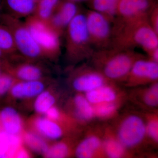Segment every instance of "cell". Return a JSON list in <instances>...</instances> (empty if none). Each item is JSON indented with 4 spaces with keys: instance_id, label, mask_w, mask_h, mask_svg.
<instances>
[{
    "instance_id": "obj_1",
    "label": "cell",
    "mask_w": 158,
    "mask_h": 158,
    "mask_svg": "<svg viewBox=\"0 0 158 158\" xmlns=\"http://www.w3.org/2000/svg\"><path fill=\"white\" fill-rule=\"evenodd\" d=\"M113 23L110 48L132 50L138 47L147 55L158 48V34L150 24L148 15L127 21H115Z\"/></svg>"
},
{
    "instance_id": "obj_2",
    "label": "cell",
    "mask_w": 158,
    "mask_h": 158,
    "mask_svg": "<svg viewBox=\"0 0 158 158\" xmlns=\"http://www.w3.org/2000/svg\"><path fill=\"white\" fill-rule=\"evenodd\" d=\"M143 57L133 49L110 48L94 51L90 59L92 66L110 81L117 84L125 81L133 64Z\"/></svg>"
},
{
    "instance_id": "obj_3",
    "label": "cell",
    "mask_w": 158,
    "mask_h": 158,
    "mask_svg": "<svg viewBox=\"0 0 158 158\" xmlns=\"http://www.w3.org/2000/svg\"><path fill=\"white\" fill-rule=\"evenodd\" d=\"M64 33L65 56L69 62L75 64L91 58L94 50L87 30L85 15L79 12Z\"/></svg>"
},
{
    "instance_id": "obj_4",
    "label": "cell",
    "mask_w": 158,
    "mask_h": 158,
    "mask_svg": "<svg viewBox=\"0 0 158 158\" xmlns=\"http://www.w3.org/2000/svg\"><path fill=\"white\" fill-rule=\"evenodd\" d=\"M112 127L119 141L134 155L149 142L144 116L139 113H126Z\"/></svg>"
},
{
    "instance_id": "obj_5",
    "label": "cell",
    "mask_w": 158,
    "mask_h": 158,
    "mask_svg": "<svg viewBox=\"0 0 158 158\" xmlns=\"http://www.w3.org/2000/svg\"><path fill=\"white\" fill-rule=\"evenodd\" d=\"M0 21L11 31L20 56L31 61L44 59L39 46L25 23L6 13L2 14Z\"/></svg>"
},
{
    "instance_id": "obj_6",
    "label": "cell",
    "mask_w": 158,
    "mask_h": 158,
    "mask_svg": "<svg viewBox=\"0 0 158 158\" xmlns=\"http://www.w3.org/2000/svg\"><path fill=\"white\" fill-rule=\"evenodd\" d=\"M25 23L39 46L44 59L56 60L61 53L59 34L48 23L41 21L33 15L26 18Z\"/></svg>"
},
{
    "instance_id": "obj_7",
    "label": "cell",
    "mask_w": 158,
    "mask_h": 158,
    "mask_svg": "<svg viewBox=\"0 0 158 158\" xmlns=\"http://www.w3.org/2000/svg\"><path fill=\"white\" fill-rule=\"evenodd\" d=\"M91 44L97 50L109 48L113 37L112 22L103 14L93 10L85 15Z\"/></svg>"
},
{
    "instance_id": "obj_8",
    "label": "cell",
    "mask_w": 158,
    "mask_h": 158,
    "mask_svg": "<svg viewBox=\"0 0 158 158\" xmlns=\"http://www.w3.org/2000/svg\"><path fill=\"white\" fill-rule=\"evenodd\" d=\"M68 80L75 91L84 94L112 82L92 65H81L72 71Z\"/></svg>"
},
{
    "instance_id": "obj_9",
    "label": "cell",
    "mask_w": 158,
    "mask_h": 158,
    "mask_svg": "<svg viewBox=\"0 0 158 158\" xmlns=\"http://www.w3.org/2000/svg\"><path fill=\"white\" fill-rule=\"evenodd\" d=\"M104 126L89 127L77 143L74 156L78 158H106L103 148Z\"/></svg>"
},
{
    "instance_id": "obj_10",
    "label": "cell",
    "mask_w": 158,
    "mask_h": 158,
    "mask_svg": "<svg viewBox=\"0 0 158 158\" xmlns=\"http://www.w3.org/2000/svg\"><path fill=\"white\" fill-rule=\"evenodd\" d=\"M158 63L145 57L138 59L123 82L128 88H138L158 82Z\"/></svg>"
},
{
    "instance_id": "obj_11",
    "label": "cell",
    "mask_w": 158,
    "mask_h": 158,
    "mask_svg": "<svg viewBox=\"0 0 158 158\" xmlns=\"http://www.w3.org/2000/svg\"><path fill=\"white\" fill-rule=\"evenodd\" d=\"M29 124V130L39 134L46 140L52 141H58L67 136L81 134L82 132L51 120L46 116L34 117Z\"/></svg>"
},
{
    "instance_id": "obj_12",
    "label": "cell",
    "mask_w": 158,
    "mask_h": 158,
    "mask_svg": "<svg viewBox=\"0 0 158 158\" xmlns=\"http://www.w3.org/2000/svg\"><path fill=\"white\" fill-rule=\"evenodd\" d=\"M36 61L27 60L24 62L11 63L9 59L2 61L3 72L7 73L19 81H31L45 78V71Z\"/></svg>"
},
{
    "instance_id": "obj_13",
    "label": "cell",
    "mask_w": 158,
    "mask_h": 158,
    "mask_svg": "<svg viewBox=\"0 0 158 158\" xmlns=\"http://www.w3.org/2000/svg\"><path fill=\"white\" fill-rule=\"evenodd\" d=\"M151 8L150 0H119L114 20L127 21L148 16Z\"/></svg>"
},
{
    "instance_id": "obj_14",
    "label": "cell",
    "mask_w": 158,
    "mask_h": 158,
    "mask_svg": "<svg viewBox=\"0 0 158 158\" xmlns=\"http://www.w3.org/2000/svg\"><path fill=\"white\" fill-rule=\"evenodd\" d=\"M79 12L75 3L68 0L60 1L48 24L61 37L69 24Z\"/></svg>"
},
{
    "instance_id": "obj_15",
    "label": "cell",
    "mask_w": 158,
    "mask_h": 158,
    "mask_svg": "<svg viewBox=\"0 0 158 158\" xmlns=\"http://www.w3.org/2000/svg\"><path fill=\"white\" fill-rule=\"evenodd\" d=\"M67 113L83 126L89 124L95 118L93 105L89 102L84 93H77L67 104Z\"/></svg>"
},
{
    "instance_id": "obj_16",
    "label": "cell",
    "mask_w": 158,
    "mask_h": 158,
    "mask_svg": "<svg viewBox=\"0 0 158 158\" xmlns=\"http://www.w3.org/2000/svg\"><path fill=\"white\" fill-rule=\"evenodd\" d=\"M86 98L92 105L116 101L126 98V94L117 84L110 82L96 89L84 93Z\"/></svg>"
},
{
    "instance_id": "obj_17",
    "label": "cell",
    "mask_w": 158,
    "mask_h": 158,
    "mask_svg": "<svg viewBox=\"0 0 158 158\" xmlns=\"http://www.w3.org/2000/svg\"><path fill=\"white\" fill-rule=\"evenodd\" d=\"M103 148L105 157L129 158L134 156L122 144L111 126L104 127Z\"/></svg>"
},
{
    "instance_id": "obj_18",
    "label": "cell",
    "mask_w": 158,
    "mask_h": 158,
    "mask_svg": "<svg viewBox=\"0 0 158 158\" xmlns=\"http://www.w3.org/2000/svg\"><path fill=\"white\" fill-rule=\"evenodd\" d=\"M45 78L36 81L17 80L9 90L11 98L16 99H28L36 98L45 89Z\"/></svg>"
},
{
    "instance_id": "obj_19",
    "label": "cell",
    "mask_w": 158,
    "mask_h": 158,
    "mask_svg": "<svg viewBox=\"0 0 158 158\" xmlns=\"http://www.w3.org/2000/svg\"><path fill=\"white\" fill-rule=\"evenodd\" d=\"M135 90L130 94L131 100L144 109L152 111L156 110L158 106V82Z\"/></svg>"
},
{
    "instance_id": "obj_20",
    "label": "cell",
    "mask_w": 158,
    "mask_h": 158,
    "mask_svg": "<svg viewBox=\"0 0 158 158\" xmlns=\"http://www.w3.org/2000/svg\"><path fill=\"white\" fill-rule=\"evenodd\" d=\"M81 134L64 137L49 145L43 156L46 158H65L74 156Z\"/></svg>"
},
{
    "instance_id": "obj_21",
    "label": "cell",
    "mask_w": 158,
    "mask_h": 158,
    "mask_svg": "<svg viewBox=\"0 0 158 158\" xmlns=\"http://www.w3.org/2000/svg\"><path fill=\"white\" fill-rule=\"evenodd\" d=\"M0 123L2 129L9 134L20 135L23 131L22 118L11 107H6L0 111Z\"/></svg>"
},
{
    "instance_id": "obj_22",
    "label": "cell",
    "mask_w": 158,
    "mask_h": 158,
    "mask_svg": "<svg viewBox=\"0 0 158 158\" xmlns=\"http://www.w3.org/2000/svg\"><path fill=\"white\" fill-rule=\"evenodd\" d=\"M3 2L6 14L19 19L33 15L37 4L35 0H3Z\"/></svg>"
},
{
    "instance_id": "obj_23",
    "label": "cell",
    "mask_w": 158,
    "mask_h": 158,
    "mask_svg": "<svg viewBox=\"0 0 158 158\" xmlns=\"http://www.w3.org/2000/svg\"><path fill=\"white\" fill-rule=\"evenodd\" d=\"M23 144L21 135H12L0 130V158H14Z\"/></svg>"
},
{
    "instance_id": "obj_24",
    "label": "cell",
    "mask_w": 158,
    "mask_h": 158,
    "mask_svg": "<svg viewBox=\"0 0 158 158\" xmlns=\"http://www.w3.org/2000/svg\"><path fill=\"white\" fill-rule=\"evenodd\" d=\"M21 136L23 144L33 152L43 156L49 147L46 139L31 130L23 131Z\"/></svg>"
},
{
    "instance_id": "obj_25",
    "label": "cell",
    "mask_w": 158,
    "mask_h": 158,
    "mask_svg": "<svg viewBox=\"0 0 158 158\" xmlns=\"http://www.w3.org/2000/svg\"><path fill=\"white\" fill-rule=\"evenodd\" d=\"M125 100L126 99H123L116 101L92 105L95 118L107 120L114 118L118 114V110Z\"/></svg>"
},
{
    "instance_id": "obj_26",
    "label": "cell",
    "mask_w": 158,
    "mask_h": 158,
    "mask_svg": "<svg viewBox=\"0 0 158 158\" xmlns=\"http://www.w3.org/2000/svg\"><path fill=\"white\" fill-rule=\"evenodd\" d=\"M61 0H39L36 4L34 15L43 22L48 23Z\"/></svg>"
},
{
    "instance_id": "obj_27",
    "label": "cell",
    "mask_w": 158,
    "mask_h": 158,
    "mask_svg": "<svg viewBox=\"0 0 158 158\" xmlns=\"http://www.w3.org/2000/svg\"><path fill=\"white\" fill-rule=\"evenodd\" d=\"M57 97L54 92L50 90H44L36 97L34 108L36 113L44 114L48 110L56 105Z\"/></svg>"
},
{
    "instance_id": "obj_28",
    "label": "cell",
    "mask_w": 158,
    "mask_h": 158,
    "mask_svg": "<svg viewBox=\"0 0 158 158\" xmlns=\"http://www.w3.org/2000/svg\"><path fill=\"white\" fill-rule=\"evenodd\" d=\"M148 141L153 145L158 143V113L157 110L149 111L143 114Z\"/></svg>"
},
{
    "instance_id": "obj_29",
    "label": "cell",
    "mask_w": 158,
    "mask_h": 158,
    "mask_svg": "<svg viewBox=\"0 0 158 158\" xmlns=\"http://www.w3.org/2000/svg\"><path fill=\"white\" fill-rule=\"evenodd\" d=\"M0 50L10 57L19 54L11 31L2 23L0 24Z\"/></svg>"
},
{
    "instance_id": "obj_30",
    "label": "cell",
    "mask_w": 158,
    "mask_h": 158,
    "mask_svg": "<svg viewBox=\"0 0 158 158\" xmlns=\"http://www.w3.org/2000/svg\"><path fill=\"white\" fill-rule=\"evenodd\" d=\"M119 0H93L94 10L106 16L113 23L116 17Z\"/></svg>"
},
{
    "instance_id": "obj_31",
    "label": "cell",
    "mask_w": 158,
    "mask_h": 158,
    "mask_svg": "<svg viewBox=\"0 0 158 158\" xmlns=\"http://www.w3.org/2000/svg\"><path fill=\"white\" fill-rule=\"evenodd\" d=\"M17 81L14 77L3 72L0 75V97L9 93L12 85Z\"/></svg>"
},
{
    "instance_id": "obj_32",
    "label": "cell",
    "mask_w": 158,
    "mask_h": 158,
    "mask_svg": "<svg viewBox=\"0 0 158 158\" xmlns=\"http://www.w3.org/2000/svg\"><path fill=\"white\" fill-rule=\"evenodd\" d=\"M148 21L153 30L158 34V10L157 8L152 9L148 15Z\"/></svg>"
},
{
    "instance_id": "obj_33",
    "label": "cell",
    "mask_w": 158,
    "mask_h": 158,
    "mask_svg": "<svg viewBox=\"0 0 158 158\" xmlns=\"http://www.w3.org/2000/svg\"><path fill=\"white\" fill-rule=\"evenodd\" d=\"M31 153L29 152V150L27 149L22 145L15 153L14 158H27L31 157Z\"/></svg>"
},
{
    "instance_id": "obj_34",
    "label": "cell",
    "mask_w": 158,
    "mask_h": 158,
    "mask_svg": "<svg viewBox=\"0 0 158 158\" xmlns=\"http://www.w3.org/2000/svg\"><path fill=\"white\" fill-rule=\"evenodd\" d=\"M10 57L7 56L6 54L0 50V60H4V59H8Z\"/></svg>"
},
{
    "instance_id": "obj_35",
    "label": "cell",
    "mask_w": 158,
    "mask_h": 158,
    "mask_svg": "<svg viewBox=\"0 0 158 158\" xmlns=\"http://www.w3.org/2000/svg\"><path fill=\"white\" fill-rule=\"evenodd\" d=\"M3 60H0V75L3 72L2 69V62Z\"/></svg>"
},
{
    "instance_id": "obj_36",
    "label": "cell",
    "mask_w": 158,
    "mask_h": 158,
    "mask_svg": "<svg viewBox=\"0 0 158 158\" xmlns=\"http://www.w3.org/2000/svg\"><path fill=\"white\" fill-rule=\"evenodd\" d=\"M68 1H71V2L76 3L77 2H83V1H86V0H68Z\"/></svg>"
},
{
    "instance_id": "obj_37",
    "label": "cell",
    "mask_w": 158,
    "mask_h": 158,
    "mask_svg": "<svg viewBox=\"0 0 158 158\" xmlns=\"http://www.w3.org/2000/svg\"><path fill=\"white\" fill-rule=\"evenodd\" d=\"M1 0H0V19H1V15H2V14L1 13Z\"/></svg>"
},
{
    "instance_id": "obj_38",
    "label": "cell",
    "mask_w": 158,
    "mask_h": 158,
    "mask_svg": "<svg viewBox=\"0 0 158 158\" xmlns=\"http://www.w3.org/2000/svg\"><path fill=\"white\" fill-rule=\"evenodd\" d=\"M39 1V0H35V1H36V2H37H37H38V1Z\"/></svg>"
},
{
    "instance_id": "obj_39",
    "label": "cell",
    "mask_w": 158,
    "mask_h": 158,
    "mask_svg": "<svg viewBox=\"0 0 158 158\" xmlns=\"http://www.w3.org/2000/svg\"><path fill=\"white\" fill-rule=\"evenodd\" d=\"M1 129H2V128H1V123H0V130Z\"/></svg>"
}]
</instances>
